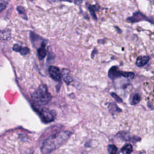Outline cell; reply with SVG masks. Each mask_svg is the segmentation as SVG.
I'll list each match as a JSON object with an SVG mask.
<instances>
[{
	"mask_svg": "<svg viewBox=\"0 0 154 154\" xmlns=\"http://www.w3.org/2000/svg\"><path fill=\"white\" fill-rule=\"evenodd\" d=\"M17 10L18 11V13L20 14V16L25 20H27L28 17L26 16V11L25 10V8L22 7V6H17Z\"/></svg>",
	"mask_w": 154,
	"mask_h": 154,
	"instance_id": "cell-13",
	"label": "cell"
},
{
	"mask_svg": "<svg viewBox=\"0 0 154 154\" xmlns=\"http://www.w3.org/2000/svg\"><path fill=\"white\" fill-rule=\"evenodd\" d=\"M61 74H62V77L63 80L67 84H69L72 82V77L70 75V72L69 69H63L62 70Z\"/></svg>",
	"mask_w": 154,
	"mask_h": 154,
	"instance_id": "cell-7",
	"label": "cell"
},
{
	"mask_svg": "<svg viewBox=\"0 0 154 154\" xmlns=\"http://www.w3.org/2000/svg\"><path fill=\"white\" fill-rule=\"evenodd\" d=\"M140 101V96L138 94H135L133 98H132V103L133 104H137Z\"/></svg>",
	"mask_w": 154,
	"mask_h": 154,
	"instance_id": "cell-15",
	"label": "cell"
},
{
	"mask_svg": "<svg viewBox=\"0 0 154 154\" xmlns=\"http://www.w3.org/2000/svg\"><path fill=\"white\" fill-rule=\"evenodd\" d=\"M112 96L115 98V99H116L117 101H119V102H120V101H122V100L120 99V98L119 97H118L116 94H114V93H112Z\"/></svg>",
	"mask_w": 154,
	"mask_h": 154,
	"instance_id": "cell-19",
	"label": "cell"
},
{
	"mask_svg": "<svg viewBox=\"0 0 154 154\" xmlns=\"http://www.w3.org/2000/svg\"><path fill=\"white\" fill-rule=\"evenodd\" d=\"M108 76L110 78L114 79L115 78L120 77V76H124L129 78H132L134 76V74L132 72H122L119 70L118 67L116 66L112 67L108 72Z\"/></svg>",
	"mask_w": 154,
	"mask_h": 154,
	"instance_id": "cell-3",
	"label": "cell"
},
{
	"mask_svg": "<svg viewBox=\"0 0 154 154\" xmlns=\"http://www.w3.org/2000/svg\"><path fill=\"white\" fill-rule=\"evenodd\" d=\"M29 37H30L31 41L32 42L33 45H34L36 42L42 41V38H40L38 35H37V34H35V33L34 32H30Z\"/></svg>",
	"mask_w": 154,
	"mask_h": 154,
	"instance_id": "cell-11",
	"label": "cell"
},
{
	"mask_svg": "<svg viewBox=\"0 0 154 154\" xmlns=\"http://www.w3.org/2000/svg\"><path fill=\"white\" fill-rule=\"evenodd\" d=\"M74 1H75V3L76 4H79L81 3V2L82 1V0H75Z\"/></svg>",
	"mask_w": 154,
	"mask_h": 154,
	"instance_id": "cell-20",
	"label": "cell"
},
{
	"mask_svg": "<svg viewBox=\"0 0 154 154\" xmlns=\"http://www.w3.org/2000/svg\"><path fill=\"white\" fill-rule=\"evenodd\" d=\"M146 19H147L144 14H143L141 13L139 11H137L134 13L131 17H128L127 20L132 23H134V22H137L143 20H146Z\"/></svg>",
	"mask_w": 154,
	"mask_h": 154,
	"instance_id": "cell-6",
	"label": "cell"
},
{
	"mask_svg": "<svg viewBox=\"0 0 154 154\" xmlns=\"http://www.w3.org/2000/svg\"><path fill=\"white\" fill-rule=\"evenodd\" d=\"M11 35V31L8 29H0V40H6L9 38Z\"/></svg>",
	"mask_w": 154,
	"mask_h": 154,
	"instance_id": "cell-10",
	"label": "cell"
},
{
	"mask_svg": "<svg viewBox=\"0 0 154 154\" xmlns=\"http://www.w3.org/2000/svg\"><path fill=\"white\" fill-rule=\"evenodd\" d=\"M32 98L34 102L38 104V105H45L51 100V95L48 92L46 85L42 84L32 94Z\"/></svg>",
	"mask_w": 154,
	"mask_h": 154,
	"instance_id": "cell-2",
	"label": "cell"
},
{
	"mask_svg": "<svg viewBox=\"0 0 154 154\" xmlns=\"http://www.w3.org/2000/svg\"><path fill=\"white\" fill-rule=\"evenodd\" d=\"M149 59L150 58L148 56H140L136 60V64L138 67H143L148 63Z\"/></svg>",
	"mask_w": 154,
	"mask_h": 154,
	"instance_id": "cell-8",
	"label": "cell"
},
{
	"mask_svg": "<svg viewBox=\"0 0 154 154\" xmlns=\"http://www.w3.org/2000/svg\"><path fill=\"white\" fill-rule=\"evenodd\" d=\"M49 73L51 77L56 81H59L61 79V74L60 69L55 66H51L49 69Z\"/></svg>",
	"mask_w": 154,
	"mask_h": 154,
	"instance_id": "cell-5",
	"label": "cell"
},
{
	"mask_svg": "<svg viewBox=\"0 0 154 154\" xmlns=\"http://www.w3.org/2000/svg\"><path fill=\"white\" fill-rule=\"evenodd\" d=\"M70 134L71 133L69 131H63L48 137L43 143L42 152L45 154H48L58 148L67 140Z\"/></svg>",
	"mask_w": 154,
	"mask_h": 154,
	"instance_id": "cell-1",
	"label": "cell"
},
{
	"mask_svg": "<svg viewBox=\"0 0 154 154\" xmlns=\"http://www.w3.org/2000/svg\"><path fill=\"white\" fill-rule=\"evenodd\" d=\"M88 10H89V11H90L91 14L92 15L94 19H97V17H96V14H95V12H94V10L93 9V7H92V6H89V7H88Z\"/></svg>",
	"mask_w": 154,
	"mask_h": 154,
	"instance_id": "cell-18",
	"label": "cell"
},
{
	"mask_svg": "<svg viewBox=\"0 0 154 154\" xmlns=\"http://www.w3.org/2000/svg\"><path fill=\"white\" fill-rule=\"evenodd\" d=\"M7 5V2L4 0H0V12L4 10Z\"/></svg>",
	"mask_w": 154,
	"mask_h": 154,
	"instance_id": "cell-17",
	"label": "cell"
},
{
	"mask_svg": "<svg viewBox=\"0 0 154 154\" xmlns=\"http://www.w3.org/2000/svg\"><path fill=\"white\" fill-rule=\"evenodd\" d=\"M108 152L109 154H118V149L115 145H109L108 146Z\"/></svg>",
	"mask_w": 154,
	"mask_h": 154,
	"instance_id": "cell-14",
	"label": "cell"
},
{
	"mask_svg": "<svg viewBox=\"0 0 154 154\" xmlns=\"http://www.w3.org/2000/svg\"><path fill=\"white\" fill-rule=\"evenodd\" d=\"M19 52L22 54V55H26L29 52V49L27 48V47H21Z\"/></svg>",
	"mask_w": 154,
	"mask_h": 154,
	"instance_id": "cell-16",
	"label": "cell"
},
{
	"mask_svg": "<svg viewBox=\"0 0 154 154\" xmlns=\"http://www.w3.org/2000/svg\"><path fill=\"white\" fill-rule=\"evenodd\" d=\"M121 150L123 154H131L133 150L132 146L129 144H126L122 148Z\"/></svg>",
	"mask_w": 154,
	"mask_h": 154,
	"instance_id": "cell-12",
	"label": "cell"
},
{
	"mask_svg": "<svg viewBox=\"0 0 154 154\" xmlns=\"http://www.w3.org/2000/svg\"><path fill=\"white\" fill-rule=\"evenodd\" d=\"M35 108L37 109V112L40 116V117L42 118V120L45 122H49L54 120V116L52 112H51L49 110H48L46 108H38L35 107Z\"/></svg>",
	"mask_w": 154,
	"mask_h": 154,
	"instance_id": "cell-4",
	"label": "cell"
},
{
	"mask_svg": "<svg viewBox=\"0 0 154 154\" xmlns=\"http://www.w3.org/2000/svg\"><path fill=\"white\" fill-rule=\"evenodd\" d=\"M45 43L43 42L40 46L39 48L37 49V54H38V57L40 60L43 59L46 55V50L45 49Z\"/></svg>",
	"mask_w": 154,
	"mask_h": 154,
	"instance_id": "cell-9",
	"label": "cell"
}]
</instances>
